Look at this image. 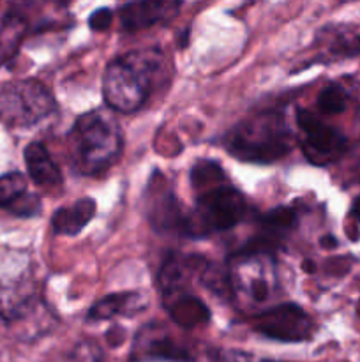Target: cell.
I'll return each instance as SVG.
<instances>
[{
  "mask_svg": "<svg viewBox=\"0 0 360 362\" xmlns=\"http://www.w3.org/2000/svg\"><path fill=\"white\" fill-rule=\"evenodd\" d=\"M55 112V98L39 80H14L0 87V122L7 127H34Z\"/></svg>",
  "mask_w": 360,
  "mask_h": 362,
  "instance_id": "cell-7",
  "label": "cell"
},
{
  "mask_svg": "<svg viewBox=\"0 0 360 362\" xmlns=\"http://www.w3.org/2000/svg\"><path fill=\"white\" fill-rule=\"evenodd\" d=\"M191 182H193V189L198 194L226 184L228 179H226L224 170L221 168L219 163L212 161V159H200V161L194 163L193 170H191Z\"/></svg>",
  "mask_w": 360,
  "mask_h": 362,
  "instance_id": "cell-19",
  "label": "cell"
},
{
  "mask_svg": "<svg viewBox=\"0 0 360 362\" xmlns=\"http://www.w3.org/2000/svg\"><path fill=\"white\" fill-rule=\"evenodd\" d=\"M41 198L28 191L23 173L0 175V211H7L16 218H35L41 214Z\"/></svg>",
  "mask_w": 360,
  "mask_h": 362,
  "instance_id": "cell-13",
  "label": "cell"
},
{
  "mask_svg": "<svg viewBox=\"0 0 360 362\" xmlns=\"http://www.w3.org/2000/svg\"><path fill=\"white\" fill-rule=\"evenodd\" d=\"M228 290L244 308H260L275 296L279 288L274 257L261 253H235L229 260Z\"/></svg>",
  "mask_w": 360,
  "mask_h": 362,
  "instance_id": "cell-6",
  "label": "cell"
},
{
  "mask_svg": "<svg viewBox=\"0 0 360 362\" xmlns=\"http://www.w3.org/2000/svg\"><path fill=\"white\" fill-rule=\"evenodd\" d=\"M147 308V299L143 293L120 292L106 296L104 299L92 304L87 313L88 322L112 320L116 317H134Z\"/></svg>",
  "mask_w": 360,
  "mask_h": 362,
  "instance_id": "cell-17",
  "label": "cell"
},
{
  "mask_svg": "<svg viewBox=\"0 0 360 362\" xmlns=\"http://www.w3.org/2000/svg\"><path fill=\"white\" fill-rule=\"evenodd\" d=\"M71 165L81 175H99L122 154L124 134L112 113L92 110L78 117L67 134Z\"/></svg>",
  "mask_w": 360,
  "mask_h": 362,
  "instance_id": "cell-3",
  "label": "cell"
},
{
  "mask_svg": "<svg viewBox=\"0 0 360 362\" xmlns=\"http://www.w3.org/2000/svg\"><path fill=\"white\" fill-rule=\"evenodd\" d=\"M162 62L164 55L157 49H136L112 60L102 76L106 105L120 113H134L143 108L150 99Z\"/></svg>",
  "mask_w": 360,
  "mask_h": 362,
  "instance_id": "cell-2",
  "label": "cell"
},
{
  "mask_svg": "<svg viewBox=\"0 0 360 362\" xmlns=\"http://www.w3.org/2000/svg\"><path fill=\"white\" fill-rule=\"evenodd\" d=\"M67 362H102V350L97 343L85 339L67 354Z\"/></svg>",
  "mask_w": 360,
  "mask_h": 362,
  "instance_id": "cell-23",
  "label": "cell"
},
{
  "mask_svg": "<svg viewBox=\"0 0 360 362\" xmlns=\"http://www.w3.org/2000/svg\"><path fill=\"white\" fill-rule=\"evenodd\" d=\"M25 166L32 182L44 189L62 186V172L41 141H32L23 151Z\"/></svg>",
  "mask_w": 360,
  "mask_h": 362,
  "instance_id": "cell-15",
  "label": "cell"
},
{
  "mask_svg": "<svg viewBox=\"0 0 360 362\" xmlns=\"http://www.w3.org/2000/svg\"><path fill=\"white\" fill-rule=\"evenodd\" d=\"M182 4L172 0H143V2H127L120 6L119 18L124 32L145 30L154 25L166 23L176 16Z\"/></svg>",
  "mask_w": 360,
  "mask_h": 362,
  "instance_id": "cell-12",
  "label": "cell"
},
{
  "mask_svg": "<svg viewBox=\"0 0 360 362\" xmlns=\"http://www.w3.org/2000/svg\"><path fill=\"white\" fill-rule=\"evenodd\" d=\"M302 269H304V272H307V274H313V272L316 271V264H314L313 260H304Z\"/></svg>",
  "mask_w": 360,
  "mask_h": 362,
  "instance_id": "cell-27",
  "label": "cell"
},
{
  "mask_svg": "<svg viewBox=\"0 0 360 362\" xmlns=\"http://www.w3.org/2000/svg\"><path fill=\"white\" fill-rule=\"evenodd\" d=\"M97 205L92 198L85 197L74 202L73 205L56 209L52 216V232L55 235L74 237L95 218Z\"/></svg>",
  "mask_w": 360,
  "mask_h": 362,
  "instance_id": "cell-18",
  "label": "cell"
},
{
  "mask_svg": "<svg viewBox=\"0 0 360 362\" xmlns=\"http://www.w3.org/2000/svg\"><path fill=\"white\" fill-rule=\"evenodd\" d=\"M246 211V198L229 182L198 193L194 211L187 212L184 237L200 239L210 233L232 230L242 221Z\"/></svg>",
  "mask_w": 360,
  "mask_h": 362,
  "instance_id": "cell-5",
  "label": "cell"
},
{
  "mask_svg": "<svg viewBox=\"0 0 360 362\" xmlns=\"http://www.w3.org/2000/svg\"><path fill=\"white\" fill-rule=\"evenodd\" d=\"M314 42L321 48L320 55L328 60L353 59L360 55V25H327L318 32Z\"/></svg>",
  "mask_w": 360,
  "mask_h": 362,
  "instance_id": "cell-14",
  "label": "cell"
},
{
  "mask_svg": "<svg viewBox=\"0 0 360 362\" xmlns=\"http://www.w3.org/2000/svg\"><path fill=\"white\" fill-rule=\"evenodd\" d=\"M355 310H356V315H359V318H360V299H359V303H356Z\"/></svg>",
  "mask_w": 360,
  "mask_h": 362,
  "instance_id": "cell-28",
  "label": "cell"
},
{
  "mask_svg": "<svg viewBox=\"0 0 360 362\" xmlns=\"http://www.w3.org/2000/svg\"><path fill=\"white\" fill-rule=\"evenodd\" d=\"M152 191L150 197H147V216L154 230L162 233L176 232L184 235L187 221V212L182 211V205L176 200L173 191L164 182L157 184L150 180Z\"/></svg>",
  "mask_w": 360,
  "mask_h": 362,
  "instance_id": "cell-11",
  "label": "cell"
},
{
  "mask_svg": "<svg viewBox=\"0 0 360 362\" xmlns=\"http://www.w3.org/2000/svg\"><path fill=\"white\" fill-rule=\"evenodd\" d=\"M296 126L300 131V148L314 166H328L339 161L348 151V138L335 127L321 122L318 115L296 108Z\"/></svg>",
  "mask_w": 360,
  "mask_h": 362,
  "instance_id": "cell-9",
  "label": "cell"
},
{
  "mask_svg": "<svg viewBox=\"0 0 360 362\" xmlns=\"http://www.w3.org/2000/svg\"><path fill=\"white\" fill-rule=\"evenodd\" d=\"M162 303H164L169 318L182 329H194L210 322L208 306L189 290L164 297Z\"/></svg>",
  "mask_w": 360,
  "mask_h": 362,
  "instance_id": "cell-16",
  "label": "cell"
},
{
  "mask_svg": "<svg viewBox=\"0 0 360 362\" xmlns=\"http://www.w3.org/2000/svg\"><path fill=\"white\" fill-rule=\"evenodd\" d=\"M21 32H23V25L20 20H11L9 23L0 27V66L14 55L20 45Z\"/></svg>",
  "mask_w": 360,
  "mask_h": 362,
  "instance_id": "cell-21",
  "label": "cell"
},
{
  "mask_svg": "<svg viewBox=\"0 0 360 362\" xmlns=\"http://www.w3.org/2000/svg\"><path fill=\"white\" fill-rule=\"evenodd\" d=\"M37 303L34 262L23 250L0 247V318L23 320Z\"/></svg>",
  "mask_w": 360,
  "mask_h": 362,
  "instance_id": "cell-4",
  "label": "cell"
},
{
  "mask_svg": "<svg viewBox=\"0 0 360 362\" xmlns=\"http://www.w3.org/2000/svg\"><path fill=\"white\" fill-rule=\"evenodd\" d=\"M320 244L325 250H334V247H337V239L334 235H325L320 239Z\"/></svg>",
  "mask_w": 360,
  "mask_h": 362,
  "instance_id": "cell-25",
  "label": "cell"
},
{
  "mask_svg": "<svg viewBox=\"0 0 360 362\" xmlns=\"http://www.w3.org/2000/svg\"><path fill=\"white\" fill-rule=\"evenodd\" d=\"M133 362H194L187 346L176 343L175 338L161 325H145L138 332L131 350Z\"/></svg>",
  "mask_w": 360,
  "mask_h": 362,
  "instance_id": "cell-10",
  "label": "cell"
},
{
  "mask_svg": "<svg viewBox=\"0 0 360 362\" xmlns=\"http://www.w3.org/2000/svg\"><path fill=\"white\" fill-rule=\"evenodd\" d=\"M349 95L344 87L337 83H328L318 95V110L327 115H337L348 108Z\"/></svg>",
  "mask_w": 360,
  "mask_h": 362,
  "instance_id": "cell-20",
  "label": "cell"
},
{
  "mask_svg": "<svg viewBox=\"0 0 360 362\" xmlns=\"http://www.w3.org/2000/svg\"><path fill=\"white\" fill-rule=\"evenodd\" d=\"M113 21V11L109 7H101L95 9L94 13L88 16V27L95 32H104L106 28L112 25Z\"/></svg>",
  "mask_w": 360,
  "mask_h": 362,
  "instance_id": "cell-24",
  "label": "cell"
},
{
  "mask_svg": "<svg viewBox=\"0 0 360 362\" xmlns=\"http://www.w3.org/2000/svg\"><path fill=\"white\" fill-rule=\"evenodd\" d=\"M352 218L360 225V197H356L352 204Z\"/></svg>",
  "mask_w": 360,
  "mask_h": 362,
  "instance_id": "cell-26",
  "label": "cell"
},
{
  "mask_svg": "<svg viewBox=\"0 0 360 362\" xmlns=\"http://www.w3.org/2000/svg\"><path fill=\"white\" fill-rule=\"evenodd\" d=\"M295 134L281 110L253 113L233 126L222 138V147L232 158L254 165H270L286 158Z\"/></svg>",
  "mask_w": 360,
  "mask_h": 362,
  "instance_id": "cell-1",
  "label": "cell"
},
{
  "mask_svg": "<svg viewBox=\"0 0 360 362\" xmlns=\"http://www.w3.org/2000/svg\"><path fill=\"white\" fill-rule=\"evenodd\" d=\"M208 357H210V362H288L268 359V357H258L254 354L235 349H212Z\"/></svg>",
  "mask_w": 360,
  "mask_h": 362,
  "instance_id": "cell-22",
  "label": "cell"
},
{
  "mask_svg": "<svg viewBox=\"0 0 360 362\" xmlns=\"http://www.w3.org/2000/svg\"><path fill=\"white\" fill-rule=\"evenodd\" d=\"M251 327L258 334L281 343L309 341L316 332L313 318L295 303H281L260 310V313L251 317Z\"/></svg>",
  "mask_w": 360,
  "mask_h": 362,
  "instance_id": "cell-8",
  "label": "cell"
}]
</instances>
